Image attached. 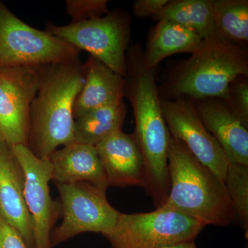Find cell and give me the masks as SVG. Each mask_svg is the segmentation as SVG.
I'll return each mask as SVG.
<instances>
[{
  "label": "cell",
  "instance_id": "6da1fadb",
  "mask_svg": "<svg viewBox=\"0 0 248 248\" xmlns=\"http://www.w3.org/2000/svg\"><path fill=\"white\" fill-rule=\"evenodd\" d=\"M85 80L79 58L40 66V85L31 108L28 148L48 159L59 146L74 140L73 107Z\"/></svg>",
  "mask_w": 248,
  "mask_h": 248
},
{
  "label": "cell",
  "instance_id": "7a4b0ae2",
  "mask_svg": "<svg viewBox=\"0 0 248 248\" xmlns=\"http://www.w3.org/2000/svg\"><path fill=\"white\" fill-rule=\"evenodd\" d=\"M125 61L124 97L128 98L133 108L135 120L133 136L143 156L146 180L159 184L169 178L170 133L161 110L154 69L146 66L143 51L135 46L128 48Z\"/></svg>",
  "mask_w": 248,
  "mask_h": 248
},
{
  "label": "cell",
  "instance_id": "3957f363",
  "mask_svg": "<svg viewBox=\"0 0 248 248\" xmlns=\"http://www.w3.org/2000/svg\"><path fill=\"white\" fill-rule=\"evenodd\" d=\"M168 163L170 189L165 205L206 226H228L234 221L225 182L171 135Z\"/></svg>",
  "mask_w": 248,
  "mask_h": 248
},
{
  "label": "cell",
  "instance_id": "277c9868",
  "mask_svg": "<svg viewBox=\"0 0 248 248\" xmlns=\"http://www.w3.org/2000/svg\"><path fill=\"white\" fill-rule=\"evenodd\" d=\"M242 76L248 77L247 52L216 33L203 39L173 71L164 86V99H225L233 81Z\"/></svg>",
  "mask_w": 248,
  "mask_h": 248
},
{
  "label": "cell",
  "instance_id": "5b68a950",
  "mask_svg": "<svg viewBox=\"0 0 248 248\" xmlns=\"http://www.w3.org/2000/svg\"><path fill=\"white\" fill-rule=\"evenodd\" d=\"M80 52L46 31L31 27L0 1V68L69 62L79 58Z\"/></svg>",
  "mask_w": 248,
  "mask_h": 248
},
{
  "label": "cell",
  "instance_id": "8992f818",
  "mask_svg": "<svg viewBox=\"0 0 248 248\" xmlns=\"http://www.w3.org/2000/svg\"><path fill=\"white\" fill-rule=\"evenodd\" d=\"M206 225L166 205L150 213H120L105 236L112 248H156L195 241Z\"/></svg>",
  "mask_w": 248,
  "mask_h": 248
},
{
  "label": "cell",
  "instance_id": "52a82bcc",
  "mask_svg": "<svg viewBox=\"0 0 248 248\" xmlns=\"http://www.w3.org/2000/svg\"><path fill=\"white\" fill-rule=\"evenodd\" d=\"M45 31L125 76L130 20L124 11L115 9L102 17L68 25L49 24Z\"/></svg>",
  "mask_w": 248,
  "mask_h": 248
},
{
  "label": "cell",
  "instance_id": "ba28073f",
  "mask_svg": "<svg viewBox=\"0 0 248 248\" xmlns=\"http://www.w3.org/2000/svg\"><path fill=\"white\" fill-rule=\"evenodd\" d=\"M61 199L63 221L52 231V248L84 232L112 231L120 212L108 202L107 190L87 182L55 184Z\"/></svg>",
  "mask_w": 248,
  "mask_h": 248
},
{
  "label": "cell",
  "instance_id": "9c48e42d",
  "mask_svg": "<svg viewBox=\"0 0 248 248\" xmlns=\"http://www.w3.org/2000/svg\"><path fill=\"white\" fill-rule=\"evenodd\" d=\"M40 66L0 68V142L28 147Z\"/></svg>",
  "mask_w": 248,
  "mask_h": 248
},
{
  "label": "cell",
  "instance_id": "30bf717a",
  "mask_svg": "<svg viewBox=\"0 0 248 248\" xmlns=\"http://www.w3.org/2000/svg\"><path fill=\"white\" fill-rule=\"evenodd\" d=\"M24 174V200L32 221L33 248H52V229L61 206L52 200L49 182L53 167L48 159L38 157L24 145L11 147Z\"/></svg>",
  "mask_w": 248,
  "mask_h": 248
},
{
  "label": "cell",
  "instance_id": "8fae6325",
  "mask_svg": "<svg viewBox=\"0 0 248 248\" xmlns=\"http://www.w3.org/2000/svg\"><path fill=\"white\" fill-rule=\"evenodd\" d=\"M161 110L173 138L225 182L230 161L219 143L208 131L197 113L195 104L186 97L161 98Z\"/></svg>",
  "mask_w": 248,
  "mask_h": 248
},
{
  "label": "cell",
  "instance_id": "7c38bea8",
  "mask_svg": "<svg viewBox=\"0 0 248 248\" xmlns=\"http://www.w3.org/2000/svg\"><path fill=\"white\" fill-rule=\"evenodd\" d=\"M95 148L110 186L145 187L144 163L133 135L118 130Z\"/></svg>",
  "mask_w": 248,
  "mask_h": 248
},
{
  "label": "cell",
  "instance_id": "4fadbf2b",
  "mask_svg": "<svg viewBox=\"0 0 248 248\" xmlns=\"http://www.w3.org/2000/svg\"><path fill=\"white\" fill-rule=\"evenodd\" d=\"M195 106L208 131L216 139L231 164L248 166V128L221 99L199 101Z\"/></svg>",
  "mask_w": 248,
  "mask_h": 248
},
{
  "label": "cell",
  "instance_id": "5bb4252c",
  "mask_svg": "<svg viewBox=\"0 0 248 248\" xmlns=\"http://www.w3.org/2000/svg\"><path fill=\"white\" fill-rule=\"evenodd\" d=\"M0 213L33 248L31 217L24 200V174L11 147L0 142Z\"/></svg>",
  "mask_w": 248,
  "mask_h": 248
},
{
  "label": "cell",
  "instance_id": "9a60e30c",
  "mask_svg": "<svg viewBox=\"0 0 248 248\" xmlns=\"http://www.w3.org/2000/svg\"><path fill=\"white\" fill-rule=\"evenodd\" d=\"M48 159L55 184L87 182L104 190L110 186L94 146L72 142Z\"/></svg>",
  "mask_w": 248,
  "mask_h": 248
},
{
  "label": "cell",
  "instance_id": "2e32d148",
  "mask_svg": "<svg viewBox=\"0 0 248 248\" xmlns=\"http://www.w3.org/2000/svg\"><path fill=\"white\" fill-rule=\"evenodd\" d=\"M84 65V86L73 107L75 120L91 111L124 100V77L92 56Z\"/></svg>",
  "mask_w": 248,
  "mask_h": 248
},
{
  "label": "cell",
  "instance_id": "e0dca14e",
  "mask_svg": "<svg viewBox=\"0 0 248 248\" xmlns=\"http://www.w3.org/2000/svg\"><path fill=\"white\" fill-rule=\"evenodd\" d=\"M203 39L194 31L168 20L158 21L148 37L143 52L146 66L154 69L167 57L177 53H193Z\"/></svg>",
  "mask_w": 248,
  "mask_h": 248
},
{
  "label": "cell",
  "instance_id": "ac0fdd59",
  "mask_svg": "<svg viewBox=\"0 0 248 248\" xmlns=\"http://www.w3.org/2000/svg\"><path fill=\"white\" fill-rule=\"evenodd\" d=\"M125 113L123 100L81 116L75 120L73 142L95 146L111 134L122 130Z\"/></svg>",
  "mask_w": 248,
  "mask_h": 248
},
{
  "label": "cell",
  "instance_id": "d6986e66",
  "mask_svg": "<svg viewBox=\"0 0 248 248\" xmlns=\"http://www.w3.org/2000/svg\"><path fill=\"white\" fill-rule=\"evenodd\" d=\"M156 20H168L194 31L202 39L217 33L212 13L211 0L169 1Z\"/></svg>",
  "mask_w": 248,
  "mask_h": 248
},
{
  "label": "cell",
  "instance_id": "ffe728a7",
  "mask_svg": "<svg viewBox=\"0 0 248 248\" xmlns=\"http://www.w3.org/2000/svg\"><path fill=\"white\" fill-rule=\"evenodd\" d=\"M217 33L241 45L248 40V0H211Z\"/></svg>",
  "mask_w": 248,
  "mask_h": 248
},
{
  "label": "cell",
  "instance_id": "44dd1931",
  "mask_svg": "<svg viewBox=\"0 0 248 248\" xmlns=\"http://www.w3.org/2000/svg\"><path fill=\"white\" fill-rule=\"evenodd\" d=\"M227 192L236 220L241 228L248 229V166L231 164L225 180Z\"/></svg>",
  "mask_w": 248,
  "mask_h": 248
},
{
  "label": "cell",
  "instance_id": "7402d4cb",
  "mask_svg": "<svg viewBox=\"0 0 248 248\" xmlns=\"http://www.w3.org/2000/svg\"><path fill=\"white\" fill-rule=\"evenodd\" d=\"M66 4L72 24L102 17L110 11L107 0H67Z\"/></svg>",
  "mask_w": 248,
  "mask_h": 248
},
{
  "label": "cell",
  "instance_id": "603a6c76",
  "mask_svg": "<svg viewBox=\"0 0 248 248\" xmlns=\"http://www.w3.org/2000/svg\"><path fill=\"white\" fill-rule=\"evenodd\" d=\"M233 112L248 126V81L247 77H239L230 86L223 99Z\"/></svg>",
  "mask_w": 248,
  "mask_h": 248
},
{
  "label": "cell",
  "instance_id": "cb8c5ba5",
  "mask_svg": "<svg viewBox=\"0 0 248 248\" xmlns=\"http://www.w3.org/2000/svg\"><path fill=\"white\" fill-rule=\"evenodd\" d=\"M0 248H29L22 234L0 213Z\"/></svg>",
  "mask_w": 248,
  "mask_h": 248
},
{
  "label": "cell",
  "instance_id": "d4e9b609",
  "mask_svg": "<svg viewBox=\"0 0 248 248\" xmlns=\"http://www.w3.org/2000/svg\"><path fill=\"white\" fill-rule=\"evenodd\" d=\"M169 0H137L133 6V14L139 18L156 17Z\"/></svg>",
  "mask_w": 248,
  "mask_h": 248
},
{
  "label": "cell",
  "instance_id": "484cf974",
  "mask_svg": "<svg viewBox=\"0 0 248 248\" xmlns=\"http://www.w3.org/2000/svg\"><path fill=\"white\" fill-rule=\"evenodd\" d=\"M156 248H197L196 246L195 241H185V242L177 243L164 246H159Z\"/></svg>",
  "mask_w": 248,
  "mask_h": 248
}]
</instances>
